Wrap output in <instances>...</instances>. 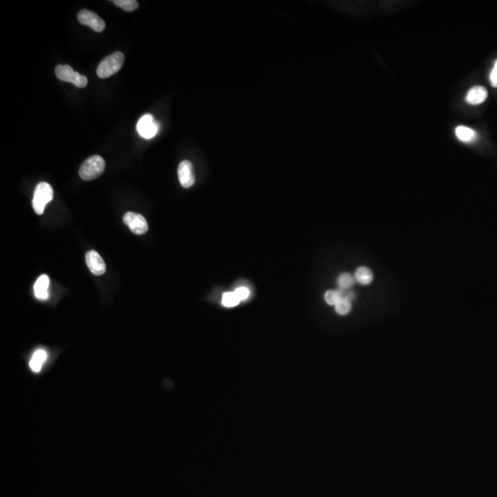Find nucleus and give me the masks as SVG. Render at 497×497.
<instances>
[{"label":"nucleus","instance_id":"nucleus-8","mask_svg":"<svg viewBox=\"0 0 497 497\" xmlns=\"http://www.w3.org/2000/svg\"><path fill=\"white\" fill-rule=\"evenodd\" d=\"M178 177L183 188H190L195 184L196 177L194 174V168L189 160H183L180 163L178 167Z\"/></svg>","mask_w":497,"mask_h":497},{"label":"nucleus","instance_id":"nucleus-20","mask_svg":"<svg viewBox=\"0 0 497 497\" xmlns=\"http://www.w3.org/2000/svg\"><path fill=\"white\" fill-rule=\"evenodd\" d=\"M234 293L236 294V296H238L239 301H243L245 299H247L248 296H250V294H251V292H250L248 288L245 287H238L235 290Z\"/></svg>","mask_w":497,"mask_h":497},{"label":"nucleus","instance_id":"nucleus-17","mask_svg":"<svg viewBox=\"0 0 497 497\" xmlns=\"http://www.w3.org/2000/svg\"><path fill=\"white\" fill-rule=\"evenodd\" d=\"M238 296H236L234 292H227L222 296V304L227 308H233L239 303Z\"/></svg>","mask_w":497,"mask_h":497},{"label":"nucleus","instance_id":"nucleus-1","mask_svg":"<svg viewBox=\"0 0 497 497\" xmlns=\"http://www.w3.org/2000/svg\"><path fill=\"white\" fill-rule=\"evenodd\" d=\"M124 54L121 52H115L104 58L97 68V75L101 78H108L114 76L123 67Z\"/></svg>","mask_w":497,"mask_h":497},{"label":"nucleus","instance_id":"nucleus-14","mask_svg":"<svg viewBox=\"0 0 497 497\" xmlns=\"http://www.w3.org/2000/svg\"><path fill=\"white\" fill-rule=\"evenodd\" d=\"M354 279L361 285H369L373 281V272L370 269L366 266L359 267L354 273Z\"/></svg>","mask_w":497,"mask_h":497},{"label":"nucleus","instance_id":"nucleus-3","mask_svg":"<svg viewBox=\"0 0 497 497\" xmlns=\"http://www.w3.org/2000/svg\"><path fill=\"white\" fill-rule=\"evenodd\" d=\"M53 197V188L47 182H40L35 188L33 207L36 214L43 215L45 206L52 201Z\"/></svg>","mask_w":497,"mask_h":497},{"label":"nucleus","instance_id":"nucleus-7","mask_svg":"<svg viewBox=\"0 0 497 497\" xmlns=\"http://www.w3.org/2000/svg\"><path fill=\"white\" fill-rule=\"evenodd\" d=\"M77 19L80 23L90 27L96 33H101L105 29L104 20L91 10H82L77 15Z\"/></svg>","mask_w":497,"mask_h":497},{"label":"nucleus","instance_id":"nucleus-5","mask_svg":"<svg viewBox=\"0 0 497 497\" xmlns=\"http://www.w3.org/2000/svg\"><path fill=\"white\" fill-rule=\"evenodd\" d=\"M136 130L143 139H151L158 134L159 125L152 115H145L140 118L136 124Z\"/></svg>","mask_w":497,"mask_h":497},{"label":"nucleus","instance_id":"nucleus-4","mask_svg":"<svg viewBox=\"0 0 497 497\" xmlns=\"http://www.w3.org/2000/svg\"><path fill=\"white\" fill-rule=\"evenodd\" d=\"M56 75L60 80L70 82L77 88H85L88 85V78L78 72L74 71L68 65H59L56 67Z\"/></svg>","mask_w":497,"mask_h":497},{"label":"nucleus","instance_id":"nucleus-15","mask_svg":"<svg viewBox=\"0 0 497 497\" xmlns=\"http://www.w3.org/2000/svg\"><path fill=\"white\" fill-rule=\"evenodd\" d=\"M354 282H355L354 277L351 275L348 272H344L340 274L339 278L337 279L339 289H351L354 286Z\"/></svg>","mask_w":497,"mask_h":497},{"label":"nucleus","instance_id":"nucleus-21","mask_svg":"<svg viewBox=\"0 0 497 497\" xmlns=\"http://www.w3.org/2000/svg\"><path fill=\"white\" fill-rule=\"evenodd\" d=\"M490 82L493 88H497V60H495L492 71L490 73Z\"/></svg>","mask_w":497,"mask_h":497},{"label":"nucleus","instance_id":"nucleus-12","mask_svg":"<svg viewBox=\"0 0 497 497\" xmlns=\"http://www.w3.org/2000/svg\"><path fill=\"white\" fill-rule=\"evenodd\" d=\"M47 353L43 349L36 350L30 360V368L34 373H39L47 360Z\"/></svg>","mask_w":497,"mask_h":497},{"label":"nucleus","instance_id":"nucleus-10","mask_svg":"<svg viewBox=\"0 0 497 497\" xmlns=\"http://www.w3.org/2000/svg\"><path fill=\"white\" fill-rule=\"evenodd\" d=\"M488 91L484 87L475 86L468 91L465 101L471 105H479L486 101Z\"/></svg>","mask_w":497,"mask_h":497},{"label":"nucleus","instance_id":"nucleus-16","mask_svg":"<svg viewBox=\"0 0 497 497\" xmlns=\"http://www.w3.org/2000/svg\"><path fill=\"white\" fill-rule=\"evenodd\" d=\"M113 2L115 6L127 12H132L139 8V2L135 0H115Z\"/></svg>","mask_w":497,"mask_h":497},{"label":"nucleus","instance_id":"nucleus-19","mask_svg":"<svg viewBox=\"0 0 497 497\" xmlns=\"http://www.w3.org/2000/svg\"><path fill=\"white\" fill-rule=\"evenodd\" d=\"M352 309V302L346 299H341L335 305V311L339 315H347Z\"/></svg>","mask_w":497,"mask_h":497},{"label":"nucleus","instance_id":"nucleus-11","mask_svg":"<svg viewBox=\"0 0 497 497\" xmlns=\"http://www.w3.org/2000/svg\"><path fill=\"white\" fill-rule=\"evenodd\" d=\"M50 279L46 274H43L37 279V281L34 285V295L38 299H47L49 296L48 288H49Z\"/></svg>","mask_w":497,"mask_h":497},{"label":"nucleus","instance_id":"nucleus-18","mask_svg":"<svg viewBox=\"0 0 497 497\" xmlns=\"http://www.w3.org/2000/svg\"><path fill=\"white\" fill-rule=\"evenodd\" d=\"M324 299H325L327 304L332 305V306H335L342 299V296H341V293L338 289L337 290H328L324 295Z\"/></svg>","mask_w":497,"mask_h":497},{"label":"nucleus","instance_id":"nucleus-6","mask_svg":"<svg viewBox=\"0 0 497 497\" xmlns=\"http://www.w3.org/2000/svg\"><path fill=\"white\" fill-rule=\"evenodd\" d=\"M124 224L128 226L130 230L135 235H144L148 230V224L146 218L140 214L127 212L124 215Z\"/></svg>","mask_w":497,"mask_h":497},{"label":"nucleus","instance_id":"nucleus-2","mask_svg":"<svg viewBox=\"0 0 497 497\" xmlns=\"http://www.w3.org/2000/svg\"><path fill=\"white\" fill-rule=\"evenodd\" d=\"M105 170V161L101 156H92L82 163L79 176L84 181H91L100 177Z\"/></svg>","mask_w":497,"mask_h":497},{"label":"nucleus","instance_id":"nucleus-9","mask_svg":"<svg viewBox=\"0 0 497 497\" xmlns=\"http://www.w3.org/2000/svg\"><path fill=\"white\" fill-rule=\"evenodd\" d=\"M88 267L93 274L102 275L106 272V265L101 255L95 251H90L86 254Z\"/></svg>","mask_w":497,"mask_h":497},{"label":"nucleus","instance_id":"nucleus-13","mask_svg":"<svg viewBox=\"0 0 497 497\" xmlns=\"http://www.w3.org/2000/svg\"><path fill=\"white\" fill-rule=\"evenodd\" d=\"M455 134L457 139L464 143H473L478 137V134L474 129L464 125H459L456 127Z\"/></svg>","mask_w":497,"mask_h":497}]
</instances>
